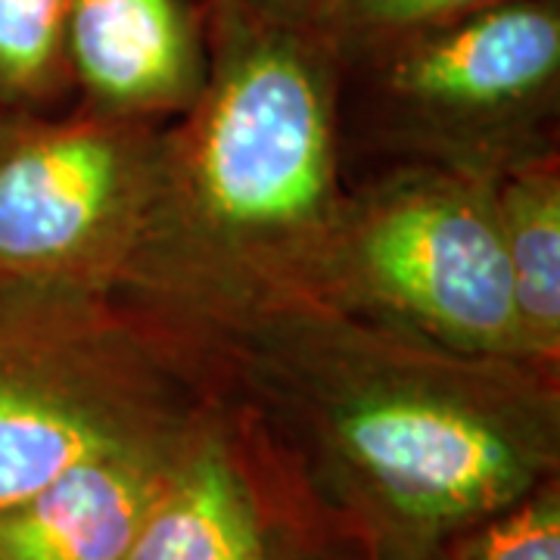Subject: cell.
<instances>
[{"instance_id":"5bb4252c","label":"cell","mask_w":560,"mask_h":560,"mask_svg":"<svg viewBox=\"0 0 560 560\" xmlns=\"http://www.w3.org/2000/svg\"><path fill=\"white\" fill-rule=\"evenodd\" d=\"M243 3L271 20L302 25V28H318L327 35H330V16L337 7V0H243Z\"/></svg>"},{"instance_id":"52a82bcc","label":"cell","mask_w":560,"mask_h":560,"mask_svg":"<svg viewBox=\"0 0 560 560\" xmlns=\"http://www.w3.org/2000/svg\"><path fill=\"white\" fill-rule=\"evenodd\" d=\"M62 40L88 109L160 121L200 97L206 47L180 0H69Z\"/></svg>"},{"instance_id":"3957f363","label":"cell","mask_w":560,"mask_h":560,"mask_svg":"<svg viewBox=\"0 0 560 560\" xmlns=\"http://www.w3.org/2000/svg\"><path fill=\"white\" fill-rule=\"evenodd\" d=\"M219 371L184 327L116 290L0 278V504L88 455L187 440Z\"/></svg>"},{"instance_id":"ba28073f","label":"cell","mask_w":560,"mask_h":560,"mask_svg":"<svg viewBox=\"0 0 560 560\" xmlns=\"http://www.w3.org/2000/svg\"><path fill=\"white\" fill-rule=\"evenodd\" d=\"M194 433L172 445L88 455L0 504V560H125Z\"/></svg>"},{"instance_id":"9c48e42d","label":"cell","mask_w":560,"mask_h":560,"mask_svg":"<svg viewBox=\"0 0 560 560\" xmlns=\"http://www.w3.org/2000/svg\"><path fill=\"white\" fill-rule=\"evenodd\" d=\"M125 560H275L221 405L184 445Z\"/></svg>"},{"instance_id":"4fadbf2b","label":"cell","mask_w":560,"mask_h":560,"mask_svg":"<svg viewBox=\"0 0 560 560\" xmlns=\"http://www.w3.org/2000/svg\"><path fill=\"white\" fill-rule=\"evenodd\" d=\"M499 0H337L330 38H399L467 16Z\"/></svg>"},{"instance_id":"8992f818","label":"cell","mask_w":560,"mask_h":560,"mask_svg":"<svg viewBox=\"0 0 560 560\" xmlns=\"http://www.w3.org/2000/svg\"><path fill=\"white\" fill-rule=\"evenodd\" d=\"M386 40L381 94L401 140L440 165L492 172L548 150L539 125L560 75L555 0H499Z\"/></svg>"},{"instance_id":"7a4b0ae2","label":"cell","mask_w":560,"mask_h":560,"mask_svg":"<svg viewBox=\"0 0 560 560\" xmlns=\"http://www.w3.org/2000/svg\"><path fill=\"white\" fill-rule=\"evenodd\" d=\"M337 60L327 32L215 0L200 97L172 128V320L312 293L346 209Z\"/></svg>"},{"instance_id":"7c38bea8","label":"cell","mask_w":560,"mask_h":560,"mask_svg":"<svg viewBox=\"0 0 560 560\" xmlns=\"http://www.w3.org/2000/svg\"><path fill=\"white\" fill-rule=\"evenodd\" d=\"M455 560H560V495L541 482L526 499L460 533Z\"/></svg>"},{"instance_id":"8fae6325","label":"cell","mask_w":560,"mask_h":560,"mask_svg":"<svg viewBox=\"0 0 560 560\" xmlns=\"http://www.w3.org/2000/svg\"><path fill=\"white\" fill-rule=\"evenodd\" d=\"M69 0H0V106L44 109L69 88Z\"/></svg>"},{"instance_id":"5b68a950","label":"cell","mask_w":560,"mask_h":560,"mask_svg":"<svg viewBox=\"0 0 560 560\" xmlns=\"http://www.w3.org/2000/svg\"><path fill=\"white\" fill-rule=\"evenodd\" d=\"M492 178V168L430 162L346 197L308 296L455 352L529 361Z\"/></svg>"},{"instance_id":"6da1fadb","label":"cell","mask_w":560,"mask_h":560,"mask_svg":"<svg viewBox=\"0 0 560 560\" xmlns=\"http://www.w3.org/2000/svg\"><path fill=\"white\" fill-rule=\"evenodd\" d=\"M221 377L312 445L327 480L405 560L555 474L558 368L445 349L315 296L180 324Z\"/></svg>"},{"instance_id":"30bf717a","label":"cell","mask_w":560,"mask_h":560,"mask_svg":"<svg viewBox=\"0 0 560 560\" xmlns=\"http://www.w3.org/2000/svg\"><path fill=\"white\" fill-rule=\"evenodd\" d=\"M501 246L526 359L560 364V168L545 150L501 165L492 178Z\"/></svg>"},{"instance_id":"277c9868","label":"cell","mask_w":560,"mask_h":560,"mask_svg":"<svg viewBox=\"0 0 560 560\" xmlns=\"http://www.w3.org/2000/svg\"><path fill=\"white\" fill-rule=\"evenodd\" d=\"M0 278L75 280L175 315L172 128L0 106Z\"/></svg>"}]
</instances>
